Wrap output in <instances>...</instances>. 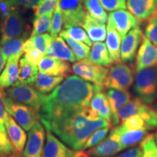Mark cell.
Wrapping results in <instances>:
<instances>
[{
    "mask_svg": "<svg viewBox=\"0 0 157 157\" xmlns=\"http://www.w3.org/2000/svg\"><path fill=\"white\" fill-rule=\"evenodd\" d=\"M103 88L85 81L77 75L68 76L46 97L39 111L40 119L86 109L95 93Z\"/></svg>",
    "mask_w": 157,
    "mask_h": 157,
    "instance_id": "1",
    "label": "cell"
},
{
    "mask_svg": "<svg viewBox=\"0 0 157 157\" xmlns=\"http://www.w3.org/2000/svg\"><path fill=\"white\" fill-rule=\"evenodd\" d=\"M40 120L47 130L57 135L65 144L75 151L83 149L88 137L96 129L111 127L107 120L92 115L87 108Z\"/></svg>",
    "mask_w": 157,
    "mask_h": 157,
    "instance_id": "2",
    "label": "cell"
},
{
    "mask_svg": "<svg viewBox=\"0 0 157 157\" xmlns=\"http://www.w3.org/2000/svg\"><path fill=\"white\" fill-rule=\"evenodd\" d=\"M133 92L148 105L157 100V66L136 72Z\"/></svg>",
    "mask_w": 157,
    "mask_h": 157,
    "instance_id": "3",
    "label": "cell"
},
{
    "mask_svg": "<svg viewBox=\"0 0 157 157\" xmlns=\"http://www.w3.org/2000/svg\"><path fill=\"white\" fill-rule=\"evenodd\" d=\"M134 67L124 62H119L109 68L103 87L107 89L129 90L135 81Z\"/></svg>",
    "mask_w": 157,
    "mask_h": 157,
    "instance_id": "4",
    "label": "cell"
},
{
    "mask_svg": "<svg viewBox=\"0 0 157 157\" xmlns=\"http://www.w3.org/2000/svg\"><path fill=\"white\" fill-rule=\"evenodd\" d=\"M28 31L21 9L14 7L6 16L0 17V44L22 36Z\"/></svg>",
    "mask_w": 157,
    "mask_h": 157,
    "instance_id": "5",
    "label": "cell"
},
{
    "mask_svg": "<svg viewBox=\"0 0 157 157\" xmlns=\"http://www.w3.org/2000/svg\"><path fill=\"white\" fill-rule=\"evenodd\" d=\"M5 104L7 112L25 131H29L40 119L39 111L34 108L13 100L6 95Z\"/></svg>",
    "mask_w": 157,
    "mask_h": 157,
    "instance_id": "6",
    "label": "cell"
},
{
    "mask_svg": "<svg viewBox=\"0 0 157 157\" xmlns=\"http://www.w3.org/2000/svg\"><path fill=\"white\" fill-rule=\"evenodd\" d=\"M7 95L14 101L34 108L40 111L47 96L37 90L33 85L15 82L14 85L7 88Z\"/></svg>",
    "mask_w": 157,
    "mask_h": 157,
    "instance_id": "7",
    "label": "cell"
},
{
    "mask_svg": "<svg viewBox=\"0 0 157 157\" xmlns=\"http://www.w3.org/2000/svg\"><path fill=\"white\" fill-rule=\"evenodd\" d=\"M65 29L71 26H82L86 13L82 0H58Z\"/></svg>",
    "mask_w": 157,
    "mask_h": 157,
    "instance_id": "8",
    "label": "cell"
},
{
    "mask_svg": "<svg viewBox=\"0 0 157 157\" xmlns=\"http://www.w3.org/2000/svg\"><path fill=\"white\" fill-rule=\"evenodd\" d=\"M71 69L75 75L101 87H103L109 72L108 68L91 63L86 60L74 63Z\"/></svg>",
    "mask_w": 157,
    "mask_h": 157,
    "instance_id": "9",
    "label": "cell"
},
{
    "mask_svg": "<svg viewBox=\"0 0 157 157\" xmlns=\"http://www.w3.org/2000/svg\"><path fill=\"white\" fill-rule=\"evenodd\" d=\"M122 148L119 135L115 127H113L109 135L95 146L86 152L90 157H113L121 151Z\"/></svg>",
    "mask_w": 157,
    "mask_h": 157,
    "instance_id": "10",
    "label": "cell"
},
{
    "mask_svg": "<svg viewBox=\"0 0 157 157\" xmlns=\"http://www.w3.org/2000/svg\"><path fill=\"white\" fill-rule=\"evenodd\" d=\"M45 131L39 121L29 130L28 139L23 152V157H42L44 148Z\"/></svg>",
    "mask_w": 157,
    "mask_h": 157,
    "instance_id": "11",
    "label": "cell"
},
{
    "mask_svg": "<svg viewBox=\"0 0 157 157\" xmlns=\"http://www.w3.org/2000/svg\"><path fill=\"white\" fill-rule=\"evenodd\" d=\"M84 152L71 149L65 143L47 130V141L42 157H80Z\"/></svg>",
    "mask_w": 157,
    "mask_h": 157,
    "instance_id": "12",
    "label": "cell"
},
{
    "mask_svg": "<svg viewBox=\"0 0 157 157\" xmlns=\"http://www.w3.org/2000/svg\"><path fill=\"white\" fill-rule=\"evenodd\" d=\"M157 66V46L143 35L140 48L137 51L135 71L145 69Z\"/></svg>",
    "mask_w": 157,
    "mask_h": 157,
    "instance_id": "13",
    "label": "cell"
},
{
    "mask_svg": "<svg viewBox=\"0 0 157 157\" xmlns=\"http://www.w3.org/2000/svg\"><path fill=\"white\" fill-rule=\"evenodd\" d=\"M143 31L140 26L130 30L122 39L121 43V60L124 63L132 62L134 60L137 48L142 42Z\"/></svg>",
    "mask_w": 157,
    "mask_h": 157,
    "instance_id": "14",
    "label": "cell"
},
{
    "mask_svg": "<svg viewBox=\"0 0 157 157\" xmlns=\"http://www.w3.org/2000/svg\"><path fill=\"white\" fill-rule=\"evenodd\" d=\"M108 18L112 22L121 39L126 36L129 31L135 27L140 26V21L126 10L111 12L108 15Z\"/></svg>",
    "mask_w": 157,
    "mask_h": 157,
    "instance_id": "15",
    "label": "cell"
},
{
    "mask_svg": "<svg viewBox=\"0 0 157 157\" xmlns=\"http://www.w3.org/2000/svg\"><path fill=\"white\" fill-rule=\"evenodd\" d=\"M5 129L15 153L17 156H21L23 154L27 140V135L25 130L9 113L5 120Z\"/></svg>",
    "mask_w": 157,
    "mask_h": 157,
    "instance_id": "16",
    "label": "cell"
},
{
    "mask_svg": "<svg viewBox=\"0 0 157 157\" xmlns=\"http://www.w3.org/2000/svg\"><path fill=\"white\" fill-rule=\"evenodd\" d=\"M38 69L43 74L55 76H68L71 67L69 63L52 57L45 56L38 65Z\"/></svg>",
    "mask_w": 157,
    "mask_h": 157,
    "instance_id": "17",
    "label": "cell"
},
{
    "mask_svg": "<svg viewBox=\"0 0 157 157\" xmlns=\"http://www.w3.org/2000/svg\"><path fill=\"white\" fill-rule=\"evenodd\" d=\"M106 96L111 111V127L120 124L117 118V112L119 109L132 99V95L127 90L109 89Z\"/></svg>",
    "mask_w": 157,
    "mask_h": 157,
    "instance_id": "18",
    "label": "cell"
},
{
    "mask_svg": "<svg viewBox=\"0 0 157 157\" xmlns=\"http://www.w3.org/2000/svg\"><path fill=\"white\" fill-rule=\"evenodd\" d=\"M103 90L95 93L90 100L87 110L94 117L107 120L111 124V108L106 94L104 93Z\"/></svg>",
    "mask_w": 157,
    "mask_h": 157,
    "instance_id": "19",
    "label": "cell"
},
{
    "mask_svg": "<svg viewBox=\"0 0 157 157\" xmlns=\"http://www.w3.org/2000/svg\"><path fill=\"white\" fill-rule=\"evenodd\" d=\"M127 7L141 22L147 21L157 10V0H127Z\"/></svg>",
    "mask_w": 157,
    "mask_h": 157,
    "instance_id": "20",
    "label": "cell"
},
{
    "mask_svg": "<svg viewBox=\"0 0 157 157\" xmlns=\"http://www.w3.org/2000/svg\"><path fill=\"white\" fill-rule=\"evenodd\" d=\"M22 53L11 56L7 59V64L0 74V88L6 89L14 85L18 78L19 60Z\"/></svg>",
    "mask_w": 157,
    "mask_h": 157,
    "instance_id": "21",
    "label": "cell"
},
{
    "mask_svg": "<svg viewBox=\"0 0 157 157\" xmlns=\"http://www.w3.org/2000/svg\"><path fill=\"white\" fill-rule=\"evenodd\" d=\"M46 56L71 63H75L76 60L67 43L60 36L52 38L47 50Z\"/></svg>",
    "mask_w": 157,
    "mask_h": 157,
    "instance_id": "22",
    "label": "cell"
},
{
    "mask_svg": "<svg viewBox=\"0 0 157 157\" xmlns=\"http://www.w3.org/2000/svg\"><path fill=\"white\" fill-rule=\"evenodd\" d=\"M113 127H115L119 135L122 150L133 148L138 143H140L141 141L148 135V131L150 130L148 127H143L134 130H123L120 128L119 125Z\"/></svg>",
    "mask_w": 157,
    "mask_h": 157,
    "instance_id": "23",
    "label": "cell"
},
{
    "mask_svg": "<svg viewBox=\"0 0 157 157\" xmlns=\"http://www.w3.org/2000/svg\"><path fill=\"white\" fill-rule=\"evenodd\" d=\"M107 24V35L105 45H106L108 51H109L110 56L112 58L115 63L121 62L120 50H121V37L119 32L113 26L112 22L108 18Z\"/></svg>",
    "mask_w": 157,
    "mask_h": 157,
    "instance_id": "24",
    "label": "cell"
},
{
    "mask_svg": "<svg viewBox=\"0 0 157 157\" xmlns=\"http://www.w3.org/2000/svg\"><path fill=\"white\" fill-rule=\"evenodd\" d=\"M82 27L92 42H102L106 38L107 29L105 23L99 22L88 13L86 14Z\"/></svg>",
    "mask_w": 157,
    "mask_h": 157,
    "instance_id": "25",
    "label": "cell"
},
{
    "mask_svg": "<svg viewBox=\"0 0 157 157\" xmlns=\"http://www.w3.org/2000/svg\"><path fill=\"white\" fill-rule=\"evenodd\" d=\"M86 60L91 63L104 67H109L114 63L110 56L106 45L103 42H95L92 45L89 56Z\"/></svg>",
    "mask_w": 157,
    "mask_h": 157,
    "instance_id": "26",
    "label": "cell"
},
{
    "mask_svg": "<svg viewBox=\"0 0 157 157\" xmlns=\"http://www.w3.org/2000/svg\"><path fill=\"white\" fill-rule=\"evenodd\" d=\"M38 67L27 60L24 56L19 60V74L17 82L18 83L34 85L38 74Z\"/></svg>",
    "mask_w": 157,
    "mask_h": 157,
    "instance_id": "27",
    "label": "cell"
},
{
    "mask_svg": "<svg viewBox=\"0 0 157 157\" xmlns=\"http://www.w3.org/2000/svg\"><path fill=\"white\" fill-rule=\"evenodd\" d=\"M63 80L64 76H50L39 72L33 86L42 93L48 94L53 91Z\"/></svg>",
    "mask_w": 157,
    "mask_h": 157,
    "instance_id": "28",
    "label": "cell"
},
{
    "mask_svg": "<svg viewBox=\"0 0 157 157\" xmlns=\"http://www.w3.org/2000/svg\"><path fill=\"white\" fill-rule=\"evenodd\" d=\"M59 35L64 39L65 42L67 43L68 47L75 56L76 60L80 61V60H87L90 52V46L83 42H78V41L71 39L68 35L65 34L63 31H61Z\"/></svg>",
    "mask_w": 157,
    "mask_h": 157,
    "instance_id": "29",
    "label": "cell"
},
{
    "mask_svg": "<svg viewBox=\"0 0 157 157\" xmlns=\"http://www.w3.org/2000/svg\"><path fill=\"white\" fill-rule=\"evenodd\" d=\"M29 36V31L25 32L22 36L18 38L10 39L7 42L2 43L1 49L2 52L5 58L8 59L10 57L15 56L19 53H23V44L25 41L28 39Z\"/></svg>",
    "mask_w": 157,
    "mask_h": 157,
    "instance_id": "30",
    "label": "cell"
},
{
    "mask_svg": "<svg viewBox=\"0 0 157 157\" xmlns=\"http://www.w3.org/2000/svg\"><path fill=\"white\" fill-rule=\"evenodd\" d=\"M144 103L139 97H135L131 99L128 103L119 109L117 112V118L119 123H122L125 119L131 116L137 114Z\"/></svg>",
    "mask_w": 157,
    "mask_h": 157,
    "instance_id": "31",
    "label": "cell"
},
{
    "mask_svg": "<svg viewBox=\"0 0 157 157\" xmlns=\"http://www.w3.org/2000/svg\"><path fill=\"white\" fill-rule=\"evenodd\" d=\"M84 8L88 14L99 22L105 23L108 21V14L101 5L100 0H84Z\"/></svg>",
    "mask_w": 157,
    "mask_h": 157,
    "instance_id": "32",
    "label": "cell"
},
{
    "mask_svg": "<svg viewBox=\"0 0 157 157\" xmlns=\"http://www.w3.org/2000/svg\"><path fill=\"white\" fill-rule=\"evenodd\" d=\"M52 15H53V13H50L40 15V16L34 17V21H33V29L31 31V36L44 34L50 31Z\"/></svg>",
    "mask_w": 157,
    "mask_h": 157,
    "instance_id": "33",
    "label": "cell"
},
{
    "mask_svg": "<svg viewBox=\"0 0 157 157\" xmlns=\"http://www.w3.org/2000/svg\"><path fill=\"white\" fill-rule=\"evenodd\" d=\"M137 114L143 119L150 130L157 128V111L151 105L143 104Z\"/></svg>",
    "mask_w": 157,
    "mask_h": 157,
    "instance_id": "34",
    "label": "cell"
},
{
    "mask_svg": "<svg viewBox=\"0 0 157 157\" xmlns=\"http://www.w3.org/2000/svg\"><path fill=\"white\" fill-rule=\"evenodd\" d=\"M142 150L141 157H157V145L154 135L148 134L140 143Z\"/></svg>",
    "mask_w": 157,
    "mask_h": 157,
    "instance_id": "35",
    "label": "cell"
},
{
    "mask_svg": "<svg viewBox=\"0 0 157 157\" xmlns=\"http://www.w3.org/2000/svg\"><path fill=\"white\" fill-rule=\"evenodd\" d=\"M111 127H104L94 131L90 135V136L88 137L87 140L86 141L82 150H87V149L93 148L96 145H98V143H101V141H103L106 137L107 135L109 134V131L111 130Z\"/></svg>",
    "mask_w": 157,
    "mask_h": 157,
    "instance_id": "36",
    "label": "cell"
},
{
    "mask_svg": "<svg viewBox=\"0 0 157 157\" xmlns=\"http://www.w3.org/2000/svg\"><path fill=\"white\" fill-rule=\"evenodd\" d=\"M63 31L74 40L83 42L90 47L93 45L92 41L90 39L87 32L83 28H82V26H71L69 28L65 29V30Z\"/></svg>",
    "mask_w": 157,
    "mask_h": 157,
    "instance_id": "37",
    "label": "cell"
},
{
    "mask_svg": "<svg viewBox=\"0 0 157 157\" xmlns=\"http://www.w3.org/2000/svg\"><path fill=\"white\" fill-rule=\"evenodd\" d=\"M63 25V19L61 10L58 5L52 15V23H51V26L49 31L52 38H56L58 36L62 31Z\"/></svg>",
    "mask_w": 157,
    "mask_h": 157,
    "instance_id": "38",
    "label": "cell"
},
{
    "mask_svg": "<svg viewBox=\"0 0 157 157\" xmlns=\"http://www.w3.org/2000/svg\"><path fill=\"white\" fill-rule=\"evenodd\" d=\"M30 39L34 44V48L45 56L52 37L50 34L44 33V34L30 36Z\"/></svg>",
    "mask_w": 157,
    "mask_h": 157,
    "instance_id": "39",
    "label": "cell"
},
{
    "mask_svg": "<svg viewBox=\"0 0 157 157\" xmlns=\"http://www.w3.org/2000/svg\"><path fill=\"white\" fill-rule=\"evenodd\" d=\"M58 2V0H42L36 7L33 8L34 17L54 13Z\"/></svg>",
    "mask_w": 157,
    "mask_h": 157,
    "instance_id": "40",
    "label": "cell"
},
{
    "mask_svg": "<svg viewBox=\"0 0 157 157\" xmlns=\"http://www.w3.org/2000/svg\"><path fill=\"white\" fill-rule=\"evenodd\" d=\"M147 21L148 23L145 29V36L157 46V10Z\"/></svg>",
    "mask_w": 157,
    "mask_h": 157,
    "instance_id": "41",
    "label": "cell"
},
{
    "mask_svg": "<svg viewBox=\"0 0 157 157\" xmlns=\"http://www.w3.org/2000/svg\"><path fill=\"white\" fill-rule=\"evenodd\" d=\"M119 127L123 130H134L147 127L145 121L138 114H135L128 117L121 123Z\"/></svg>",
    "mask_w": 157,
    "mask_h": 157,
    "instance_id": "42",
    "label": "cell"
},
{
    "mask_svg": "<svg viewBox=\"0 0 157 157\" xmlns=\"http://www.w3.org/2000/svg\"><path fill=\"white\" fill-rule=\"evenodd\" d=\"M15 154L7 132L0 129V157H10Z\"/></svg>",
    "mask_w": 157,
    "mask_h": 157,
    "instance_id": "43",
    "label": "cell"
},
{
    "mask_svg": "<svg viewBox=\"0 0 157 157\" xmlns=\"http://www.w3.org/2000/svg\"><path fill=\"white\" fill-rule=\"evenodd\" d=\"M100 2L105 10L109 12L127 8V0H100Z\"/></svg>",
    "mask_w": 157,
    "mask_h": 157,
    "instance_id": "44",
    "label": "cell"
},
{
    "mask_svg": "<svg viewBox=\"0 0 157 157\" xmlns=\"http://www.w3.org/2000/svg\"><path fill=\"white\" fill-rule=\"evenodd\" d=\"M13 7L21 10L33 9L42 0H7Z\"/></svg>",
    "mask_w": 157,
    "mask_h": 157,
    "instance_id": "45",
    "label": "cell"
},
{
    "mask_svg": "<svg viewBox=\"0 0 157 157\" xmlns=\"http://www.w3.org/2000/svg\"><path fill=\"white\" fill-rule=\"evenodd\" d=\"M3 90L0 88V129L6 131L5 120L8 113L6 111L5 104V98L7 94Z\"/></svg>",
    "mask_w": 157,
    "mask_h": 157,
    "instance_id": "46",
    "label": "cell"
},
{
    "mask_svg": "<svg viewBox=\"0 0 157 157\" xmlns=\"http://www.w3.org/2000/svg\"><path fill=\"white\" fill-rule=\"evenodd\" d=\"M44 56V55L36 48L25 52L24 56L27 60H29V62L35 65V66H38L39 62L41 61V60Z\"/></svg>",
    "mask_w": 157,
    "mask_h": 157,
    "instance_id": "47",
    "label": "cell"
},
{
    "mask_svg": "<svg viewBox=\"0 0 157 157\" xmlns=\"http://www.w3.org/2000/svg\"><path fill=\"white\" fill-rule=\"evenodd\" d=\"M142 156V150L140 147H133L129 148L122 154L118 155L115 157H141Z\"/></svg>",
    "mask_w": 157,
    "mask_h": 157,
    "instance_id": "48",
    "label": "cell"
},
{
    "mask_svg": "<svg viewBox=\"0 0 157 157\" xmlns=\"http://www.w3.org/2000/svg\"><path fill=\"white\" fill-rule=\"evenodd\" d=\"M7 59L5 58V56H4L2 52V49L1 47H0V74L2 73V71L4 68L5 66V63L7 62Z\"/></svg>",
    "mask_w": 157,
    "mask_h": 157,
    "instance_id": "49",
    "label": "cell"
},
{
    "mask_svg": "<svg viewBox=\"0 0 157 157\" xmlns=\"http://www.w3.org/2000/svg\"><path fill=\"white\" fill-rule=\"evenodd\" d=\"M152 105V106L153 107H154V109H156V111H157V100H156V102H155V103H154V104H153V105Z\"/></svg>",
    "mask_w": 157,
    "mask_h": 157,
    "instance_id": "50",
    "label": "cell"
},
{
    "mask_svg": "<svg viewBox=\"0 0 157 157\" xmlns=\"http://www.w3.org/2000/svg\"><path fill=\"white\" fill-rule=\"evenodd\" d=\"M80 157H90L89 156H88V155L87 154H86V152H84V154H82V156H80Z\"/></svg>",
    "mask_w": 157,
    "mask_h": 157,
    "instance_id": "51",
    "label": "cell"
},
{
    "mask_svg": "<svg viewBox=\"0 0 157 157\" xmlns=\"http://www.w3.org/2000/svg\"><path fill=\"white\" fill-rule=\"evenodd\" d=\"M154 138H155V141H156V143L157 145V132L154 134Z\"/></svg>",
    "mask_w": 157,
    "mask_h": 157,
    "instance_id": "52",
    "label": "cell"
},
{
    "mask_svg": "<svg viewBox=\"0 0 157 157\" xmlns=\"http://www.w3.org/2000/svg\"><path fill=\"white\" fill-rule=\"evenodd\" d=\"M10 157H17V155L15 154H13V155H11V156H10Z\"/></svg>",
    "mask_w": 157,
    "mask_h": 157,
    "instance_id": "53",
    "label": "cell"
},
{
    "mask_svg": "<svg viewBox=\"0 0 157 157\" xmlns=\"http://www.w3.org/2000/svg\"><path fill=\"white\" fill-rule=\"evenodd\" d=\"M0 42H1V34H0Z\"/></svg>",
    "mask_w": 157,
    "mask_h": 157,
    "instance_id": "54",
    "label": "cell"
},
{
    "mask_svg": "<svg viewBox=\"0 0 157 157\" xmlns=\"http://www.w3.org/2000/svg\"><path fill=\"white\" fill-rule=\"evenodd\" d=\"M82 1H84V0H82Z\"/></svg>",
    "mask_w": 157,
    "mask_h": 157,
    "instance_id": "55",
    "label": "cell"
}]
</instances>
